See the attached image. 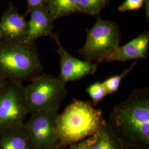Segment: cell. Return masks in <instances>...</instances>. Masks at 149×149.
<instances>
[{"label":"cell","instance_id":"cell-11","mask_svg":"<svg viewBox=\"0 0 149 149\" xmlns=\"http://www.w3.org/2000/svg\"><path fill=\"white\" fill-rule=\"evenodd\" d=\"M27 27V22L23 16L15 12L8 13L0 22V38L8 42H22Z\"/></svg>","mask_w":149,"mask_h":149},{"label":"cell","instance_id":"cell-12","mask_svg":"<svg viewBox=\"0 0 149 149\" xmlns=\"http://www.w3.org/2000/svg\"><path fill=\"white\" fill-rule=\"evenodd\" d=\"M0 149H35L24 123L0 130Z\"/></svg>","mask_w":149,"mask_h":149},{"label":"cell","instance_id":"cell-4","mask_svg":"<svg viewBox=\"0 0 149 149\" xmlns=\"http://www.w3.org/2000/svg\"><path fill=\"white\" fill-rule=\"evenodd\" d=\"M66 83L53 75H37L23 87V93L29 113L57 111L67 94Z\"/></svg>","mask_w":149,"mask_h":149},{"label":"cell","instance_id":"cell-7","mask_svg":"<svg viewBox=\"0 0 149 149\" xmlns=\"http://www.w3.org/2000/svg\"><path fill=\"white\" fill-rule=\"evenodd\" d=\"M57 111L31 113L24 125L35 149H58Z\"/></svg>","mask_w":149,"mask_h":149},{"label":"cell","instance_id":"cell-22","mask_svg":"<svg viewBox=\"0 0 149 149\" xmlns=\"http://www.w3.org/2000/svg\"><path fill=\"white\" fill-rule=\"evenodd\" d=\"M124 149H135V148H130V147H124Z\"/></svg>","mask_w":149,"mask_h":149},{"label":"cell","instance_id":"cell-3","mask_svg":"<svg viewBox=\"0 0 149 149\" xmlns=\"http://www.w3.org/2000/svg\"><path fill=\"white\" fill-rule=\"evenodd\" d=\"M42 70L34 43L8 42L0 44V75L19 81L33 79Z\"/></svg>","mask_w":149,"mask_h":149},{"label":"cell","instance_id":"cell-8","mask_svg":"<svg viewBox=\"0 0 149 149\" xmlns=\"http://www.w3.org/2000/svg\"><path fill=\"white\" fill-rule=\"evenodd\" d=\"M58 45L57 52L60 56V73L59 79L67 84L70 81L81 80L87 75L95 73L97 68L96 63L82 61L72 56L63 47L60 42L58 34L51 36Z\"/></svg>","mask_w":149,"mask_h":149},{"label":"cell","instance_id":"cell-20","mask_svg":"<svg viewBox=\"0 0 149 149\" xmlns=\"http://www.w3.org/2000/svg\"><path fill=\"white\" fill-rule=\"evenodd\" d=\"M27 1L29 10L31 11L42 7L44 5L45 2H47V0H27Z\"/></svg>","mask_w":149,"mask_h":149},{"label":"cell","instance_id":"cell-1","mask_svg":"<svg viewBox=\"0 0 149 149\" xmlns=\"http://www.w3.org/2000/svg\"><path fill=\"white\" fill-rule=\"evenodd\" d=\"M107 122L125 147L149 149V88L133 91L113 108Z\"/></svg>","mask_w":149,"mask_h":149},{"label":"cell","instance_id":"cell-23","mask_svg":"<svg viewBox=\"0 0 149 149\" xmlns=\"http://www.w3.org/2000/svg\"><path fill=\"white\" fill-rule=\"evenodd\" d=\"M143 1H144V2H149V0H143Z\"/></svg>","mask_w":149,"mask_h":149},{"label":"cell","instance_id":"cell-6","mask_svg":"<svg viewBox=\"0 0 149 149\" xmlns=\"http://www.w3.org/2000/svg\"><path fill=\"white\" fill-rule=\"evenodd\" d=\"M23 86L19 81L6 82L0 90V130L24 123L29 111Z\"/></svg>","mask_w":149,"mask_h":149},{"label":"cell","instance_id":"cell-2","mask_svg":"<svg viewBox=\"0 0 149 149\" xmlns=\"http://www.w3.org/2000/svg\"><path fill=\"white\" fill-rule=\"evenodd\" d=\"M101 110L89 102L74 99L56 117L58 149L93 136L104 122Z\"/></svg>","mask_w":149,"mask_h":149},{"label":"cell","instance_id":"cell-10","mask_svg":"<svg viewBox=\"0 0 149 149\" xmlns=\"http://www.w3.org/2000/svg\"><path fill=\"white\" fill-rule=\"evenodd\" d=\"M29 20L27 22V32L22 41L24 43H34L39 38L53 34V18L48 8L43 6L32 10Z\"/></svg>","mask_w":149,"mask_h":149},{"label":"cell","instance_id":"cell-17","mask_svg":"<svg viewBox=\"0 0 149 149\" xmlns=\"http://www.w3.org/2000/svg\"><path fill=\"white\" fill-rule=\"evenodd\" d=\"M86 92L90 97L93 106H96L108 95L103 82H97L89 86L86 88Z\"/></svg>","mask_w":149,"mask_h":149},{"label":"cell","instance_id":"cell-14","mask_svg":"<svg viewBox=\"0 0 149 149\" xmlns=\"http://www.w3.org/2000/svg\"><path fill=\"white\" fill-rule=\"evenodd\" d=\"M48 10L54 21L64 16L80 13L76 0H47Z\"/></svg>","mask_w":149,"mask_h":149},{"label":"cell","instance_id":"cell-5","mask_svg":"<svg viewBox=\"0 0 149 149\" xmlns=\"http://www.w3.org/2000/svg\"><path fill=\"white\" fill-rule=\"evenodd\" d=\"M120 39L117 24L98 17L96 23L87 31L85 43L79 52L86 61L100 64L119 46Z\"/></svg>","mask_w":149,"mask_h":149},{"label":"cell","instance_id":"cell-19","mask_svg":"<svg viewBox=\"0 0 149 149\" xmlns=\"http://www.w3.org/2000/svg\"><path fill=\"white\" fill-rule=\"evenodd\" d=\"M95 135L85 139L79 143L71 145V146L68 149H89L91 144L94 139Z\"/></svg>","mask_w":149,"mask_h":149},{"label":"cell","instance_id":"cell-21","mask_svg":"<svg viewBox=\"0 0 149 149\" xmlns=\"http://www.w3.org/2000/svg\"><path fill=\"white\" fill-rule=\"evenodd\" d=\"M3 79L1 76V75H0V90H1V88L2 87V86H3V85L5 84V82H3Z\"/></svg>","mask_w":149,"mask_h":149},{"label":"cell","instance_id":"cell-13","mask_svg":"<svg viewBox=\"0 0 149 149\" xmlns=\"http://www.w3.org/2000/svg\"><path fill=\"white\" fill-rule=\"evenodd\" d=\"M124 147L104 120L100 129L95 135L89 149H124Z\"/></svg>","mask_w":149,"mask_h":149},{"label":"cell","instance_id":"cell-18","mask_svg":"<svg viewBox=\"0 0 149 149\" xmlns=\"http://www.w3.org/2000/svg\"><path fill=\"white\" fill-rule=\"evenodd\" d=\"M143 0H125L118 7V11L120 12L138 10L144 5Z\"/></svg>","mask_w":149,"mask_h":149},{"label":"cell","instance_id":"cell-15","mask_svg":"<svg viewBox=\"0 0 149 149\" xmlns=\"http://www.w3.org/2000/svg\"><path fill=\"white\" fill-rule=\"evenodd\" d=\"M109 3V0H76L80 13L98 16Z\"/></svg>","mask_w":149,"mask_h":149},{"label":"cell","instance_id":"cell-16","mask_svg":"<svg viewBox=\"0 0 149 149\" xmlns=\"http://www.w3.org/2000/svg\"><path fill=\"white\" fill-rule=\"evenodd\" d=\"M136 64V62H134L128 68L125 70L121 74L111 77L103 82V84L106 88L108 95L113 93L118 90L123 79L125 78L130 73V72L134 69Z\"/></svg>","mask_w":149,"mask_h":149},{"label":"cell","instance_id":"cell-9","mask_svg":"<svg viewBox=\"0 0 149 149\" xmlns=\"http://www.w3.org/2000/svg\"><path fill=\"white\" fill-rule=\"evenodd\" d=\"M149 44V32H143L125 45L119 46L103 59L102 63L126 62L132 60L146 58L148 55Z\"/></svg>","mask_w":149,"mask_h":149}]
</instances>
